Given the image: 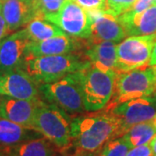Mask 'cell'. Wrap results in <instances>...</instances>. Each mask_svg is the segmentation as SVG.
<instances>
[{
	"instance_id": "cell-1",
	"label": "cell",
	"mask_w": 156,
	"mask_h": 156,
	"mask_svg": "<svg viewBox=\"0 0 156 156\" xmlns=\"http://www.w3.org/2000/svg\"><path fill=\"white\" fill-rule=\"evenodd\" d=\"M71 145L77 156L98 154L110 140L122 136L121 121L109 112L76 117L71 122Z\"/></svg>"
},
{
	"instance_id": "cell-2",
	"label": "cell",
	"mask_w": 156,
	"mask_h": 156,
	"mask_svg": "<svg viewBox=\"0 0 156 156\" xmlns=\"http://www.w3.org/2000/svg\"><path fill=\"white\" fill-rule=\"evenodd\" d=\"M90 65V62L81 55L69 53L37 57L25 56L21 68L40 85L56 82Z\"/></svg>"
},
{
	"instance_id": "cell-3",
	"label": "cell",
	"mask_w": 156,
	"mask_h": 156,
	"mask_svg": "<svg viewBox=\"0 0 156 156\" xmlns=\"http://www.w3.org/2000/svg\"><path fill=\"white\" fill-rule=\"evenodd\" d=\"M117 72L103 71L90 65L76 72L86 111L105 108L113 95Z\"/></svg>"
},
{
	"instance_id": "cell-4",
	"label": "cell",
	"mask_w": 156,
	"mask_h": 156,
	"mask_svg": "<svg viewBox=\"0 0 156 156\" xmlns=\"http://www.w3.org/2000/svg\"><path fill=\"white\" fill-rule=\"evenodd\" d=\"M71 122L61 108L43 101L37 108L33 129L62 150L71 146Z\"/></svg>"
},
{
	"instance_id": "cell-5",
	"label": "cell",
	"mask_w": 156,
	"mask_h": 156,
	"mask_svg": "<svg viewBox=\"0 0 156 156\" xmlns=\"http://www.w3.org/2000/svg\"><path fill=\"white\" fill-rule=\"evenodd\" d=\"M156 89V78L152 67L117 72L113 95L106 105L108 109L126 101L150 96Z\"/></svg>"
},
{
	"instance_id": "cell-6",
	"label": "cell",
	"mask_w": 156,
	"mask_h": 156,
	"mask_svg": "<svg viewBox=\"0 0 156 156\" xmlns=\"http://www.w3.org/2000/svg\"><path fill=\"white\" fill-rule=\"evenodd\" d=\"M39 91L46 102L61 108L68 114L86 111L76 72L54 83L40 84Z\"/></svg>"
},
{
	"instance_id": "cell-7",
	"label": "cell",
	"mask_w": 156,
	"mask_h": 156,
	"mask_svg": "<svg viewBox=\"0 0 156 156\" xmlns=\"http://www.w3.org/2000/svg\"><path fill=\"white\" fill-rule=\"evenodd\" d=\"M156 33L131 36L117 45V72L129 71L148 65Z\"/></svg>"
},
{
	"instance_id": "cell-8",
	"label": "cell",
	"mask_w": 156,
	"mask_h": 156,
	"mask_svg": "<svg viewBox=\"0 0 156 156\" xmlns=\"http://www.w3.org/2000/svg\"><path fill=\"white\" fill-rule=\"evenodd\" d=\"M55 23L65 33L77 39H89L92 35V20L86 11L75 0H65L56 14L44 18Z\"/></svg>"
},
{
	"instance_id": "cell-9",
	"label": "cell",
	"mask_w": 156,
	"mask_h": 156,
	"mask_svg": "<svg viewBox=\"0 0 156 156\" xmlns=\"http://www.w3.org/2000/svg\"><path fill=\"white\" fill-rule=\"evenodd\" d=\"M106 112L116 116L122 122V135L134 124L148 121L156 115V97L145 96L126 101Z\"/></svg>"
},
{
	"instance_id": "cell-10",
	"label": "cell",
	"mask_w": 156,
	"mask_h": 156,
	"mask_svg": "<svg viewBox=\"0 0 156 156\" xmlns=\"http://www.w3.org/2000/svg\"><path fill=\"white\" fill-rule=\"evenodd\" d=\"M0 93L16 99L42 100L39 85L22 68L0 75Z\"/></svg>"
},
{
	"instance_id": "cell-11",
	"label": "cell",
	"mask_w": 156,
	"mask_h": 156,
	"mask_svg": "<svg viewBox=\"0 0 156 156\" xmlns=\"http://www.w3.org/2000/svg\"><path fill=\"white\" fill-rule=\"evenodd\" d=\"M30 42L25 30L22 29L0 43V75L21 68Z\"/></svg>"
},
{
	"instance_id": "cell-12",
	"label": "cell",
	"mask_w": 156,
	"mask_h": 156,
	"mask_svg": "<svg viewBox=\"0 0 156 156\" xmlns=\"http://www.w3.org/2000/svg\"><path fill=\"white\" fill-rule=\"evenodd\" d=\"M92 20V43L110 41L119 43L126 37L125 30L119 17L113 11H89Z\"/></svg>"
},
{
	"instance_id": "cell-13",
	"label": "cell",
	"mask_w": 156,
	"mask_h": 156,
	"mask_svg": "<svg viewBox=\"0 0 156 156\" xmlns=\"http://www.w3.org/2000/svg\"><path fill=\"white\" fill-rule=\"evenodd\" d=\"M42 101L43 100H22L3 95L0 99V117L23 127L33 128L37 108Z\"/></svg>"
},
{
	"instance_id": "cell-14",
	"label": "cell",
	"mask_w": 156,
	"mask_h": 156,
	"mask_svg": "<svg viewBox=\"0 0 156 156\" xmlns=\"http://www.w3.org/2000/svg\"><path fill=\"white\" fill-rule=\"evenodd\" d=\"M0 9L11 33L39 17L35 0H1Z\"/></svg>"
},
{
	"instance_id": "cell-15",
	"label": "cell",
	"mask_w": 156,
	"mask_h": 156,
	"mask_svg": "<svg viewBox=\"0 0 156 156\" xmlns=\"http://www.w3.org/2000/svg\"><path fill=\"white\" fill-rule=\"evenodd\" d=\"M79 46L80 43L77 38L64 34L44 41H30L27 46L25 56L37 57L44 56L65 55L73 53V51L77 50Z\"/></svg>"
},
{
	"instance_id": "cell-16",
	"label": "cell",
	"mask_w": 156,
	"mask_h": 156,
	"mask_svg": "<svg viewBox=\"0 0 156 156\" xmlns=\"http://www.w3.org/2000/svg\"><path fill=\"white\" fill-rule=\"evenodd\" d=\"M117 45L110 41L93 43L86 50L91 65L103 71L117 72Z\"/></svg>"
},
{
	"instance_id": "cell-17",
	"label": "cell",
	"mask_w": 156,
	"mask_h": 156,
	"mask_svg": "<svg viewBox=\"0 0 156 156\" xmlns=\"http://www.w3.org/2000/svg\"><path fill=\"white\" fill-rule=\"evenodd\" d=\"M126 36H145L156 33V5L132 17L118 16Z\"/></svg>"
},
{
	"instance_id": "cell-18",
	"label": "cell",
	"mask_w": 156,
	"mask_h": 156,
	"mask_svg": "<svg viewBox=\"0 0 156 156\" xmlns=\"http://www.w3.org/2000/svg\"><path fill=\"white\" fill-rule=\"evenodd\" d=\"M43 135L33 128H26L0 117V148H8Z\"/></svg>"
},
{
	"instance_id": "cell-19",
	"label": "cell",
	"mask_w": 156,
	"mask_h": 156,
	"mask_svg": "<svg viewBox=\"0 0 156 156\" xmlns=\"http://www.w3.org/2000/svg\"><path fill=\"white\" fill-rule=\"evenodd\" d=\"M2 149L10 156H54L59 148L47 138L39 137Z\"/></svg>"
},
{
	"instance_id": "cell-20",
	"label": "cell",
	"mask_w": 156,
	"mask_h": 156,
	"mask_svg": "<svg viewBox=\"0 0 156 156\" xmlns=\"http://www.w3.org/2000/svg\"><path fill=\"white\" fill-rule=\"evenodd\" d=\"M23 29L25 30L30 40L33 42L44 41L66 34L55 23L42 17H36L32 19Z\"/></svg>"
},
{
	"instance_id": "cell-21",
	"label": "cell",
	"mask_w": 156,
	"mask_h": 156,
	"mask_svg": "<svg viewBox=\"0 0 156 156\" xmlns=\"http://www.w3.org/2000/svg\"><path fill=\"white\" fill-rule=\"evenodd\" d=\"M156 135V115L148 121L134 124L122 136L128 140L131 147L149 143Z\"/></svg>"
},
{
	"instance_id": "cell-22",
	"label": "cell",
	"mask_w": 156,
	"mask_h": 156,
	"mask_svg": "<svg viewBox=\"0 0 156 156\" xmlns=\"http://www.w3.org/2000/svg\"><path fill=\"white\" fill-rule=\"evenodd\" d=\"M131 148L128 140L121 136L108 141L101 148L98 156H127Z\"/></svg>"
},
{
	"instance_id": "cell-23",
	"label": "cell",
	"mask_w": 156,
	"mask_h": 156,
	"mask_svg": "<svg viewBox=\"0 0 156 156\" xmlns=\"http://www.w3.org/2000/svg\"><path fill=\"white\" fill-rule=\"evenodd\" d=\"M38 17L46 18L56 14L65 0H35Z\"/></svg>"
},
{
	"instance_id": "cell-24",
	"label": "cell",
	"mask_w": 156,
	"mask_h": 156,
	"mask_svg": "<svg viewBox=\"0 0 156 156\" xmlns=\"http://www.w3.org/2000/svg\"><path fill=\"white\" fill-rule=\"evenodd\" d=\"M75 1L88 11L108 10V0H75Z\"/></svg>"
},
{
	"instance_id": "cell-25",
	"label": "cell",
	"mask_w": 156,
	"mask_h": 156,
	"mask_svg": "<svg viewBox=\"0 0 156 156\" xmlns=\"http://www.w3.org/2000/svg\"><path fill=\"white\" fill-rule=\"evenodd\" d=\"M136 0H108V10L120 16L133 5Z\"/></svg>"
},
{
	"instance_id": "cell-26",
	"label": "cell",
	"mask_w": 156,
	"mask_h": 156,
	"mask_svg": "<svg viewBox=\"0 0 156 156\" xmlns=\"http://www.w3.org/2000/svg\"><path fill=\"white\" fill-rule=\"evenodd\" d=\"M154 0H136L134 4L131 6L128 11L121 14L124 17H132L134 15H136L138 13H140L143 11L147 10L150 6L154 5Z\"/></svg>"
},
{
	"instance_id": "cell-27",
	"label": "cell",
	"mask_w": 156,
	"mask_h": 156,
	"mask_svg": "<svg viewBox=\"0 0 156 156\" xmlns=\"http://www.w3.org/2000/svg\"><path fill=\"white\" fill-rule=\"evenodd\" d=\"M127 156H154L151 149L150 144L147 143L144 145L138 146L131 148L128 151Z\"/></svg>"
},
{
	"instance_id": "cell-28",
	"label": "cell",
	"mask_w": 156,
	"mask_h": 156,
	"mask_svg": "<svg viewBox=\"0 0 156 156\" xmlns=\"http://www.w3.org/2000/svg\"><path fill=\"white\" fill-rule=\"evenodd\" d=\"M11 32H10L9 28H8V24H7L5 19L2 14L1 9H0V43Z\"/></svg>"
},
{
	"instance_id": "cell-29",
	"label": "cell",
	"mask_w": 156,
	"mask_h": 156,
	"mask_svg": "<svg viewBox=\"0 0 156 156\" xmlns=\"http://www.w3.org/2000/svg\"><path fill=\"white\" fill-rule=\"evenodd\" d=\"M156 65V41L154 44L153 46V50H152V54H151L150 60H149V63H148V66H154Z\"/></svg>"
},
{
	"instance_id": "cell-30",
	"label": "cell",
	"mask_w": 156,
	"mask_h": 156,
	"mask_svg": "<svg viewBox=\"0 0 156 156\" xmlns=\"http://www.w3.org/2000/svg\"><path fill=\"white\" fill-rule=\"evenodd\" d=\"M149 144H150L151 149H152V152H153V155L156 156V135L151 140Z\"/></svg>"
},
{
	"instance_id": "cell-31",
	"label": "cell",
	"mask_w": 156,
	"mask_h": 156,
	"mask_svg": "<svg viewBox=\"0 0 156 156\" xmlns=\"http://www.w3.org/2000/svg\"><path fill=\"white\" fill-rule=\"evenodd\" d=\"M0 156H10V155H9V154H7L4 149L0 148Z\"/></svg>"
},
{
	"instance_id": "cell-32",
	"label": "cell",
	"mask_w": 156,
	"mask_h": 156,
	"mask_svg": "<svg viewBox=\"0 0 156 156\" xmlns=\"http://www.w3.org/2000/svg\"><path fill=\"white\" fill-rule=\"evenodd\" d=\"M152 69H153V71H154V76H155V78H156V65H154V66H152Z\"/></svg>"
},
{
	"instance_id": "cell-33",
	"label": "cell",
	"mask_w": 156,
	"mask_h": 156,
	"mask_svg": "<svg viewBox=\"0 0 156 156\" xmlns=\"http://www.w3.org/2000/svg\"><path fill=\"white\" fill-rule=\"evenodd\" d=\"M154 5H156V0H154Z\"/></svg>"
},
{
	"instance_id": "cell-34",
	"label": "cell",
	"mask_w": 156,
	"mask_h": 156,
	"mask_svg": "<svg viewBox=\"0 0 156 156\" xmlns=\"http://www.w3.org/2000/svg\"><path fill=\"white\" fill-rule=\"evenodd\" d=\"M2 96H3V95H1V93H0V99H1V97H2Z\"/></svg>"
},
{
	"instance_id": "cell-35",
	"label": "cell",
	"mask_w": 156,
	"mask_h": 156,
	"mask_svg": "<svg viewBox=\"0 0 156 156\" xmlns=\"http://www.w3.org/2000/svg\"><path fill=\"white\" fill-rule=\"evenodd\" d=\"M0 1H1V0H0Z\"/></svg>"
}]
</instances>
